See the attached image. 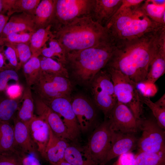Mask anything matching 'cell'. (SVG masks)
Returning a JSON list of instances; mask_svg holds the SVG:
<instances>
[{"mask_svg":"<svg viewBox=\"0 0 165 165\" xmlns=\"http://www.w3.org/2000/svg\"><path fill=\"white\" fill-rule=\"evenodd\" d=\"M72 87L68 78L40 71L38 79L31 87L37 97L45 101L61 97L70 98Z\"/></svg>","mask_w":165,"mask_h":165,"instance_id":"obj_8","label":"cell"},{"mask_svg":"<svg viewBox=\"0 0 165 165\" xmlns=\"http://www.w3.org/2000/svg\"><path fill=\"white\" fill-rule=\"evenodd\" d=\"M20 97L13 98L6 92L0 94V121L10 122L13 120L20 106Z\"/></svg>","mask_w":165,"mask_h":165,"instance_id":"obj_27","label":"cell"},{"mask_svg":"<svg viewBox=\"0 0 165 165\" xmlns=\"http://www.w3.org/2000/svg\"><path fill=\"white\" fill-rule=\"evenodd\" d=\"M135 134L112 131L111 145L105 164L123 154L132 152L137 148L138 138Z\"/></svg>","mask_w":165,"mask_h":165,"instance_id":"obj_15","label":"cell"},{"mask_svg":"<svg viewBox=\"0 0 165 165\" xmlns=\"http://www.w3.org/2000/svg\"><path fill=\"white\" fill-rule=\"evenodd\" d=\"M28 43H9L15 50L20 68L23 67L32 56L30 44Z\"/></svg>","mask_w":165,"mask_h":165,"instance_id":"obj_36","label":"cell"},{"mask_svg":"<svg viewBox=\"0 0 165 165\" xmlns=\"http://www.w3.org/2000/svg\"><path fill=\"white\" fill-rule=\"evenodd\" d=\"M22 67L26 86L31 87L38 79L41 71L38 57H31Z\"/></svg>","mask_w":165,"mask_h":165,"instance_id":"obj_30","label":"cell"},{"mask_svg":"<svg viewBox=\"0 0 165 165\" xmlns=\"http://www.w3.org/2000/svg\"><path fill=\"white\" fill-rule=\"evenodd\" d=\"M3 5L2 0H0V13H1L3 10Z\"/></svg>","mask_w":165,"mask_h":165,"instance_id":"obj_48","label":"cell"},{"mask_svg":"<svg viewBox=\"0 0 165 165\" xmlns=\"http://www.w3.org/2000/svg\"><path fill=\"white\" fill-rule=\"evenodd\" d=\"M139 129L142 133L138 142V151L165 153V131L155 120L141 118Z\"/></svg>","mask_w":165,"mask_h":165,"instance_id":"obj_10","label":"cell"},{"mask_svg":"<svg viewBox=\"0 0 165 165\" xmlns=\"http://www.w3.org/2000/svg\"><path fill=\"white\" fill-rule=\"evenodd\" d=\"M112 165H118L116 163V162H115Z\"/></svg>","mask_w":165,"mask_h":165,"instance_id":"obj_49","label":"cell"},{"mask_svg":"<svg viewBox=\"0 0 165 165\" xmlns=\"http://www.w3.org/2000/svg\"><path fill=\"white\" fill-rule=\"evenodd\" d=\"M9 17L5 14L0 13V35L8 22Z\"/></svg>","mask_w":165,"mask_h":165,"instance_id":"obj_44","label":"cell"},{"mask_svg":"<svg viewBox=\"0 0 165 165\" xmlns=\"http://www.w3.org/2000/svg\"><path fill=\"white\" fill-rule=\"evenodd\" d=\"M49 47L45 46L42 50L41 55L50 58L62 64L65 66L66 63V54L60 44L54 37L48 41Z\"/></svg>","mask_w":165,"mask_h":165,"instance_id":"obj_29","label":"cell"},{"mask_svg":"<svg viewBox=\"0 0 165 165\" xmlns=\"http://www.w3.org/2000/svg\"><path fill=\"white\" fill-rule=\"evenodd\" d=\"M104 68L111 76L117 101L127 106L139 121L143 113V104L137 84L118 70L107 67Z\"/></svg>","mask_w":165,"mask_h":165,"instance_id":"obj_5","label":"cell"},{"mask_svg":"<svg viewBox=\"0 0 165 165\" xmlns=\"http://www.w3.org/2000/svg\"><path fill=\"white\" fill-rule=\"evenodd\" d=\"M31 138L38 153L45 159L49 138V126L45 120L35 115L28 125Z\"/></svg>","mask_w":165,"mask_h":165,"instance_id":"obj_16","label":"cell"},{"mask_svg":"<svg viewBox=\"0 0 165 165\" xmlns=\"http://www.w3.org/2000/svg\"><path fill=\"white\" fill-rule=\"evenodd\" d=\"M64 159L72 165H91L84 157L81 148L69 144L65 152Z\"/></svg>","mask_w":165,"mask_h":165,"instance_id":"obj_33","label":"cell"},{"mask_svg":"<svg viewBox=\"0 0 165 165\" xmlns=\"http://www.w3.org/2000/svg\"><path fill=\"white\" fill-rule=\"evenodd\" d=\"M164 41L165 27L138 38L116 43L105 67L121 72L137 84L143 83L152 59Z\"/></svg>","mask_w":165,"mask_h":165,"instance_id":"obj_1","label":"cell"},{"mask_svg":"<svg viewBox=\"0 0 165 165\" xmlns=\"http://www.w3.org/2000/svg\"><path fill=\"white\" fill-rule=\"evenodd\" d=\"M165 72V41L161 44L149 66L145 79L142 83L154 84Z\"/></svg>","mask_w":165,"mask_h":165,"instance_id":"obj_21","label":"cell"},{"mask_svg":"<svg viewBox=\"0 0 165 165\" xmlns=\"http://www.w3.org/2000/svg\"><path fill=\"white\" fill-rule=\"evenodd\" d=\"M94 2V0H54L50 24L52 31L77 19L91 16Z\"/></svg>","mask_w":165,"mask_h":165,"instance_id":"obj_7","label":"cell"},{"mask_svg":"<svg viewBox=\"0 0 165 165\" xmlns=\"http://www.w3.org/2000/svg\"><path fill=\"white\" fill-rule=\"evenodd\" d=\"M18 154L21 165H42L36 156L20 152H18Z\"/></svg>","mask_w":165,"mask_h":165,"instance_id":"obj_40","label":"cell"},{"mask_svg":"<svg viewBox=\"0 0 165 165\" xmlns=\"http://www.w3.org/2000/svg\"><path fill=\"white\" fill-rule=\"evenodd\" d=\"M112 133L108 120L105 119L94 129L87 143L81 148L84 157L91 165L106 164Z\"/></svg>","mask_w":165,"mask_h":165,"instance_id":"obj_6","label":"cell"},{"mask_svg":"<svg viewBox=\"0 0 165 165\" xmlns=\"http://www.w3.org/2000/svg\"><path fill=\"white\" fill-rule=\"evenodd\" d=\"M6 42V38L0 37V47L3 46Z\"/></svg>","mask_w":165,"mask_h":165,"instance_id":"obj_47","label":"cell"},{"mask_svg":"<svg viewBox=\"0 0 165 165\" xmlns=\"http://www.w3.org/2000/svg\"><path fill=\"white\" fill-rule=\"evenodd\" d=\"M141 7L145 14L154 21L165 26V0H144Z\"/></svg>","mask_w":165,"mask_h":165,"instance_id":"obj_26","label":"cell"},{"mask_svg":"<svg viewBox=\"0 0 165 165\" xmlns=\"http://www.w3.org/2000/svg\"><path fill=\"white\" fill-rule=\"evenodd\" d=\"M122 0H94L91 17L105 27L119 8Z\"/></svg>","mask_w":165,"mask_h":165,"instance_id":"obj_18","label":"cell"},{"mask_svg":"<svg viewBox=\"0 0 165 165\" xmlns=\"http://www.w3.org/2000/svg\"><path fill=\"white\" fill-rule=\"evenodd\" d=\"M53 32L66 55L110 42L105 28L94 21L91 16L77 19Z\"/></svg>","mask_w":165,"mask_h":165,"instance_id":"obj_2","label":"cell"},{"mask_svg":"<svg viewBox=\"0 0 165 165\" xmlns=\"http://www.w3.org/2000/svg\"><path fill=\"white\" fill-rule=\"evenodd\" d=\"M32 33L23 32L11 34L6 38V42L11 44L29 43Z\"/></svg>","mask_w":165,"mask_h":165,"instance_id":"obj_38","label":"cell"},{"mask_svg":"<svg viewBox=\"0 0 165 165\" xmlns=\"http://www.w3.org/2000/svg\"><path fill=\"white\" fill-rule=\"evenodd\" d=\"M144 0H122L119 8H128L141 5Z\"/></svg>","mask_w":165,"mask_h":165,"instance_id":"obj_43","label":"cell"},{"mask_svg":"<svg viewBox=\"0 0 165 165\" xmlns=\"http://www.w3.org/2000/svg\"><path fill=\"white\" fill-rule=\"evenodd\" d=\"M40 1V0H13L7 15L9 17L15 13H22L34 15Z\"/></svg>","mask_w":165,"mask_h":165,"instance_id":"obj_32","label":"cell"},{"mask_svg":"<svg viewBox=\"0 0 165 165\" xmlns=\"http://www.w3.org/2000/svg\"><path fill=\"white\" fill-rule=\"evenodd\" d=\"M17 152L13 126L10 122L0 121V154Z\"/></svg>","mask_w":165,"mask_h":165,"instance_id":"obj_25","label":"cell"},{"mask_svg":"<svg viewBox=\"0 0 165 165\" xmlns=\"http://www.w3.org/2000/svg\"><path fill=\"white\" fill-rule=\"evenodd\" d=\"M142 3L119 8L106 25L105 27L109 41L113 45L165 27L154 21L145 14L141 6Z\"/></svg>","mask_w":165,"mask_h":165,"instance_id":"obj_3","label":"cell"},{"mask_svg":"<svg viewBox=\"0 0 165 165\" xmlns=\"http://www.w3.org/2000/svg\"><path fill=\"white\" fill-rule=\"evenodd\" d=\"M54 35L52 30L51 26L38 29L33 32L29 42L32 57H38L43 48L46 43Z\"/></svg>","mask_w":165,"mask_h":165,"instance_id":"obj_24","label":"cell"},{"mask_svg":"<svg viewBox=\"0 0 165 165\" xmlns=\"http://www.w3.org/2000/svg\"><path fill=\"white\" fill-rule=\"evenodd\" d=\"M14 138L17 151L36 156L38 152L30 134L28 126L18 120L13 119Z\"/></svg>","mask_w":165,"mask_h":165,"instance_id":"obj_17","label":"cell"},{"mask_svg":"<svg viewBox=\"0 0 165 165\" xmlns=\"http://www.w3.org/2000/svg\"><path fill=\"white\" fill-rule=\"evenodd\" d=\"M4 46L5 48L3 49L1 46L0 50H1V51H0L3 54L6 60L8 61L9 66L17 71L20 68L14 48L10 44L6 42Z\"/></svg>","mask_w":165,"mask_h":165,"instance_id":"obj_37","label":"cell"},{"mask_svg":"<svg viewBox=\"0 0 165 165\" xmlns=\"http://www.w3.org/2000/svg\"><path fill=\"white\" fill-rule=\"evenodd\" d=\"M91 84L95 105L107 118L117 101L109 74L103 68L95 76Z\"/></svg>","mask_w":165,"mask_h":165,"instance_id":"obj_9","label":"cell"},{"mask_svg":"<svg viewBox=\"0 0 165 165\" xmlns=\"http://www.w3.org/2000/svg\"><path fill=\"white\" fill-rule=\"evenodd\" d=\"M0 165H21L18 152L0 154Z\"/></svg>","mask_w":165,"mask_h":165,"instance_id":"obj_39","label":"cell"},{"mask_svg":"<svg viewBox=\"0 0 165 165\" xmlns=\"http://www.w3.org/2000/svg\"><path fill=\"white\" fill-rule=\"evenodd\" d=\"M8 68L10 67L6 63L3 54L0 51V71Z\"/></svg>","mask_w":165,"mask_h":165,"instance_id":"obj_45","label":"cell"},{"mask_svg":"<svg viewBox=\"0 0 165 165\" xmlns=\"http://www.w3.org/2000/svg\"><path fill=\"white\" fill-rule=\"evenodd\" d=\"M35 31L33 15L24 13L15 14L11 16L6 25L0 37L6 38L14 33Z\"/></svg>","mask_w":165,"mask_h":165,"instance_id":"obj_19","label":"cell"},{"mask_svg":"<svg viewBox=\"0 0 165 165\" xmlns=\"http://www.w3.org/2000/svg\"><path fill=\"white\" fill-rule=\"evenodd\" d=\"M135 165H165V153L138 151Z\"/></svg>","mask_w":165,"mask_h":165,"instance_id":"obj_31","label":"cell"},{"mask_svg":"<svg viewBox=\"0 0 165 165\" xmlns=\"http://www.w3.org/2000/svg\"><path fill=\"white\" fill-rule=\"evenodd\" d=\"M106 119L113 131L136 133L140 130L139 121L136 119L131 111L118 101Z\"/></svg>","mask_w":165,"mask_h":165,"instance_id":"obj_11","label":"cell"},{"mask_svg":"<svg viewBox=\"0 0 165 165\" xmlns=\"http://www.w3.org/2000/svg\"><path fill=\"white\" fill-rule=\"evenodd\" d=\"M34 99L35 110L37 116L46 121L57 137L72 141L67 129L59 116L42 100L37 97Z\"/></svg>","mask_w":165,"mask_h":165,"instance_id":"obj_14","label":"cell"},{"mask_svg":"<svg viewBox=\"0 0 165 165\" xmlns=\"http://www.w3.org/2000/svg\"><path fill=\"white\" fill-rule=\"evenodd\" d=\"M71 103L81 132H87L98 125L96 108L87 98L78 95L71 100Z\"/></svg>","mask_w":165,"mask_h":165,"instance_id":"obj_13","label":"cell"},{"mask_svg":"<svg viewBox=\"0 0 165 165\" xmlns=\"http://www.w3.org/2000/svg\"><path fill=\"white\" fill-rule=\"evenodd\" d=\"M135 155L131 152L119 156L115 162L118 165H135Z\"/></svg>","mask_w":165,"mask_h":165,"instance_id":"obj_41","label":"cell"},{"mask_svg":"<svg viewBox=\"0 0 165 165\" xmlns=\"http://www.w3.org/2000/svg\"><path fill=\"white\" fill-rule=\"evenodd\" d=\"M43 101L61 117L72 141L77 140L80 136L81 131L73 109L71 99L61 97Z\"/></svg>","mask_w":165,"mask_h":165,"instance_id":"obj_12","label":"cell"},{"mask_svg":"<svg viewBox=\"0 0 165 165\" xmlns=\"http://www.w3.org/2000/svg\"><path fill=\"white\" fill-rule=\"evenodd\" d=\"M21 90V86L19 83H15L8 86L6 92L10 97L17 98L21 96L22 95L20 96Z\"/></svg>","mask_w":165,"mask_h":165,"instance_id":"obj_42","label":"cell"},{"mask_svg":"<svg viewBox=\"0 0 165 165\" xmlns=\"http://www.w3.org/2000/svg\"><path fill=\"white\" fill-rule=\"evenodd\" d=\"M38 58L41 72L68 78V71L65 66L63 64L50 58L42 56H39Z\"/></svg>","mask_w":165,"mask_h":165,"instance_id":"obj_28","label":"cell"},{"mask_svg":"<svg viewBox=\"0 0 165 165\" xmlns=\"http://www.w3.org/2000/svg\"><path fill=\"white\" fill-rule=\"evenodd\" d=\"M21 98V105L20 106L16 117L28 126L35 116L34 100L31 87L26 86L23 89Z\"/></svg>","mask_w":165,"mask_h":165,"instance_id":"obj_22","label":"cell"},{"mask_svg":"<svg viewBox=\"0 0 165 165\" xmlns=\"http://www.w3.org/2000/svg\"><path fill=\"white\" fill-rule=\"evenodd\" d=\"M114 46L110 42L66 54V68L74 78L84 84L91 83L97 74L106 65L112 55Z\"/></svg>","mask_w":165,"mask_h":165,"instance_id":"obj_4","label":"cell"},{"mask_svg":"<svg viewBox=\"0 0 165 165\" xmlns=\"http://www.w3.org/2000/svg\"><path fill=\"white\" fill-rule=\"evenodd\" d=\"M54 0H42L36 9L34 18L35 31L50 25L54 12Z\"/></svg>","mask_w":165,"mask_h":165,"instance_id":"obj_23","label":"cell"},{"mask_svg":"<svg viewBox=\"0 0 165 165\" xmlns=\"http://www.w3.org/2000/svg\"><path fill=\"white\" fill-rule=\"evenodd\" d=\"M54 165H72L64 160H61Z\"/></svg>","mask_w":165,"mask_h":165,"instance_id":"obj_46","label":"cell"},{"mask_svg":"<svg viewBox=\"0 0 165 165\" xmlns=\"http://www.w3.org/2000/svg\"><path fill=\"white\" fill-rule=\"evenodd\" d=\"M141 97L143 104L146 105L151 111L157 124L164 130L165 107L160 106L155 102H153L149 97L143 95L141 93Z\"/></svg>","mask_w":165,"mask_h":165,"instance_id":"obj_34","label":"cell"},{"mask_svg":"<svg viewBox=\"0 0 165 165\" xmlns=\"http://www.w3.org/2000/svg\"><path fill=\"white\" fill-rule=\"evenodd\" d=\"M12 80L19 83V77L17 71L8 68L0 71V94L6 93L8 82Z\"/></svg>","mask_w":165,"mask_h":165,"instance_id":"obj_35","label":"cell"},{"mask_svg":"<svg viewBox=\"0 0 165 165\" xmlns=\"http://www.w3.org/2000/svg\"><path fill=\"white\" fill-rule=\"evenodd\" d=\"M69 144L67 140L56 136L49 126V138L45 150V159L52 165L64 160L65 152Z\"/></svg>","mask_w":165,"mask_h":165,"instance_id":"obj_20","label":"cell"}]
</instances>
